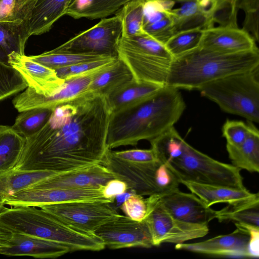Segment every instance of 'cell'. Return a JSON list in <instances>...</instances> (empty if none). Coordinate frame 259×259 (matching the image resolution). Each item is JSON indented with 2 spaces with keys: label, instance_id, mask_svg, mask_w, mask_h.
<instances>
[{
  "label": "cell",
  "instance_id": "1",
  "mask_svg": "<svg viewBox=\"0 0 259 259\" xmlns=\"http://www.w3.org/2000/svg\"><path fill=\"white\" fill-rule=\"evenodd\" d=\"M112 111L106 97L87 93L58 105L44 126L25 138L12 169L66 172L101 163Z\"/></svg>",
  "mask_w": 259,
  "mask_h": 259
},
{
  "label": "cell",
  "instance_id": "2",
  "mask_svg": "<svg viewBox=\"0 0 259 259\" xmlns=\"http://www.w3.org/2000/svg\"><path fill=\"white\" fill-rule=\"evenodd\" d=\"M185 108L179 89L163 86L140 103L111 114L107 138L108 148L151 141L174 126Z\"/></svg>",
  "mask_w": 259,
  "mask_h": 259
},
{
  "label": "cell",
  "instance_id": "3",
  "mask_svg": "<svg viewBox=\"0 0 259 259\" xmlns=\"http://www.w3.org/2000/svg\"><path fill=\"white\" fill-rule=\"evenodd\" d=\"M258 66V49L225 54L198 47L173 59L165 85L198 90L212 81Z\"/></svg>",
  "mask_w": 259,
  "mask_h": 259
},
{
  "label": "cell",
  "instance_id": "4",
  "mask_svg": "<svg viewBox=\"0 0 259 259\" xmlns=\"http://www.w3.org/2000/svg\"><path fill=\"white\" fill-rule=\"evenodd\" d=\"M149 149L113 151L109 149L101 164L124 182L128 190L141 196L163 195L179 189L180 183L169 168L159 160L150 161Z\"/></svg>",
  "mask_w": 259,
  "mask_h": 259
},
{
  "label": "cell",
  "instance_id": "5",
  "mask_svg": "<svg viewBox=\"0 0 259 259\" xmlns=\"http://www.w3.org/2000/svg\"><path fill=\"white\" fill-rule=\"evenodd\" d=\"M0 227L12 233L58 242L70 252L89 250L94 243L92 234L71 227L37 206H1Z\"/></svg>",
  "mask_w": 259,
  "mask_h": 259
},
{
  "label": "cell",
  "instance_id": "6",
  "mask_svg": "<svg viewBox=\"0 0 259 259\" xmlns=\"http://www.w3.org/2000/svg\"><path fill=\"white\" fill-rule=\"evenodd\" d=\"M198 91L224 111L259 122V66L212 81Z\"/></svg>",
  "mask_w": 259,
  "mask_h": 259
},
{
  "label": "cell",
  "instance_id": "7",
  "mask_svg": "<svg viewBox=\"0 0 259 259\" xmlns=\"http://www.w3.org/2000/svg\"><path fill=\"white\" fill-rule=\"evenodd\" d=\"M117 53L136 81L165 85L174 58L163 44L149 35L121 36Z\"/></svg>",
  "mask_w": 259,
  "mask_h": 259
},
{
  "label": "cell",
  "instance_id": "8",
  "mask_svg": "<svg viewBox=\"0 0 259 259\" xmlns=\"http://www.w3.org/2000/svg\"><path fill=\"white\" fill-rule=\"evenodd\" d=\"M166 165L180 183L190 182L245 188L240 169L219 161L188 144L182 155Z\"/></svg>",
  "mask_w": 259,
  "mask_h": 259
},
{
  "label": "cell",
  "instance_id": "9",
  "mask_svg": "<svg viewBox=\"0 0 259 259\" xmlns=\"http://www.w3.org/2000/svg\"><path fill=\"white\" fill-rule=\"evenodd\" d=\"M111 203L102 200L76 201L37 207L75 229L94 234L100 226L120 215Z\"/></svg>",
  "mask_w": 259,
  "mask_h": 259
},
{
  "label": "cell",
  "instance_id": "10",
  "mask_svg": "<svg viewBox=\"0 0 259 259\" xmlns=\"http://www.w3.org/2000/svg\"><path fill=\"white\" fill-rule=\"evenodd\" d=\"M121 35V21L115 14L113 17L101 19L94 26L80 32L53 50L118 57L117 48Z\"/></svg>",
  "mask_w": 259,
  "mask_h": 259
},
{
  "label": "cell",
  "instance_id": "11",
  "mask_svg": "<svg viewBox=\"0 0 259 259\" xmlns=\"http://www.w3.org/2000/svg\"><path fill=\"white\" fill-rule=\"evenodd\" d=\"M158 196L147 198L149 212L144 220L150 231L153 246L164 243H183L208 234V224L186 223L171 216L159 203Z\"/></svg>",
  "mask_w": 259,
  "mask_h": 259
},
{
  "label": "cell",
  "instance_id": "12",
  "mask_svg": "<svg viewBox=\"0 0 259 259\" xmlns=\"http://www.w3.org/2000/svg\"><path fill=\"white\" fill-rule=\"evenodd\" d=\"M114 62L64 80L61 88L56 93L48 97L37 94L27 87L23 92L13 99V105L19 112L34 108L53 109L59 104L88 93L90 84L95 77L109 68Z\"/></svg>",
  "mask_w": 259,
  "mask_h": 259
},
{
  "label": "cell",
  "instance_id": "13",
  "mask_svg": "<svg viewBox=\"0 0 259 259\" xmlns=\"http://www.w3.org/2000/svg\"><path fill=\"white\" fill-rule=\"evenodd\" d=\"M94 234L111 249L153 246L151 234L145 220L137 221L119 215L98 228Z\"/></svg>",
  "mask_w": 259,
  "mask_h": 259
},
{
  "label": "cell",
  "instance_id": "14",
  "mask_svg": "<svg viewBox=\"0 0 259 259\" xmlns=\"http://www.w3.org/2000/svg\"><path fill=\"white\" fill-rule=\"evenodd\" d=\"M103 189L28 188L4 199L2 206H33L76 201H113L105 198Z\"/></svg>",
  "mask_w": 259,
  "mask_h": 259
},
{
  "label": "cell",
  "instance_id": "15",
  "mask_svg": "<svg viewBox=\"0 0 259 259\" xmlns=\"http://www.w3.org/2000/svg\"><path fill=\"white\" fill-rule=\"evenodd\" d=\"M113 179L114 175L105 166L96 163L57 173L29 188L100 189Z\"/></svg>",
  "mask_w": 259,
  "mask_h": 259
},
{
  "label": "cell",
  "instance_id": "16",
  "mask_svg": "<svg viewBox=\"0 0 259 259\" xmlns=\"http://www.w3.org/2000/svg\"><path fill=\"white\" fill-rule=\"evenodd\" d=\"M158 201L171 216L186 223L208 224L218 215L217 210L207 207L196 195L179 189L159 195Z\"/></svg>",
  "mask_w": 259,
  "mask_h": 259
},
{
  "label": "cell",
  "instance_id": "17",
  "mask_svg": "<svg viewBox=\"0 0 259 259\" xmlns=\"http://www.w3.org/2000/svg\"><path fill=\"white\" fill-rule=\"evenodd\" d=\"M8 63L20 74L28 87L46 97L56 93L64 82L58 76L55 70L25 54L12 52L8 56Z\"/></svg>",
  "mask_w": 259,
  "mask_h": 259
},
{
  "label": "cell",
  "instance_id": "18",
  "mask_svg": "<svg viewBox=\"0 0 259 259\" xmlns=\"http://www.w3.org/2000/svg\"><path fill=\"white\" fill-rule=\"evenodd\" d=\"M248 241V234L236 228L231 233L219 235L202 241L176 244L175 249L211 256L250 258Z\"/></svg>",
  "mask_w": 259,
  "mask_h": 259
},
{
  "label": "cell",
  "instance_id": "19",
  "mask_svg": "<svg viewBox=\"0 0 259 259\" xmlns=\"http://www.w3.org/2000/svg\"><path fill=\"white\" fill-rule=\"evenodd\" d=\"M198 47L225 54L258 49L251 35L238 26H218L202 29Z\"/></svg>",
  "mask_w": 259,
  "mask_h": 259
},
{
  "label": "cell",
  "instance_id": "20",
  "mask_svg": "<svg viewBox=\"0 0 259 259\" xmlns=\"http://www.w3.org/2000/svg\"><path fill=\"white\" fill-rule=\"evenodd\" d=\"M68 252V247L58 242L36 236L13 233L9 246L2 255L56 258Z\"/></svg>",
  "mask_w": 259,
  "mask_h": 259
},
{
  "label": "cell",
  "instance_id": "21",
  "mask_svg": "<svg viewBox=\"0 0 259 259\" xmlns=\"http://www.w3.org/2000/svg\"><path fill=\"white\" fill-rule=\"evenodd\" d=\"M181 183L199 197L207 207L221 203L229 205L236 204L249 199L258 193H251L245 188L239 189L190 182H182Z\"/></svg>",
  "mask_w": 259,
  "mask_h": 259
},
{
  "label": "cell",
  "instance_id": "22",
  "mask_svg": "<svg viewBox=\"0 0 259 259\" xmlns=\"http://www.w3.org/2000/svg\"><path fill=\"white\" fill-rule=\"evenodd\" d=\"M73 0H36L29 20V34L38 35L50 31L66 14Z\"/></svg>",
  "mask_w": 259,
  "mask_h": 259
},
{
  "label": "cell",
  "instance_id": "23",
  "mask_svg": "<svg viewBox=\"0 0 259 259\" xmlns=\"http://www.w3.org/2000/svg\"><path fill=\"white\" fill-rule=\"evenodd\" d=\"M164 85L134 79L107 98L112 113L132 107L151 97Z\"/></svg>",
  "mask_w": 259,
  "mask_h": 259
},
{
  "label": "cell",
  "instance_id": "24",
  "mask_svg": "<svg viewBox=\"0 0 259 259\" xmlns=\"http://www.w3.org/2000/svg\"><path fill=\"white\" fill-rule=\"evenodd\" d=\"M134 79L128 67L118 58L109 68L95 77L90 84L88 93L107 98Z\"/></svg>",
  "mask_w": 259,
  "mask_h": 259
},
{
  "label": "cell",
  "instance_id": "25",
  "mask_svg": "<svg viewBox=\"0 0 259 259\" xmlns=\"http://www.w3.org/2000/svg\"><path fill=\"white\" fill-rule=\"evenodd\" d=\"M57 173L34 170L10 169L0 172V205L4 199L29 188Z\"/></svg>",
  "mask_w": 259,
  "mask_h": 259
},
{
  "label": "cell",
  "instance_id": "26",
  "mask_svg": "<svg viewBox=\"0 0 259 259\" xmlns=\"http://www.w3.org/2000/svg\"><path fill=\"white\" fill-rule=\"evenodd\" d=\"M226 149L232 165L250 172L259 171V133L255 127L238 146L226 145Z\"/></svg>",
  "mask_w": 259,
  "mask_h": 259
},
{
  "label": "cell",
  "instance_id": "27",
  "mask_svg": "<svg viewBox=\"0 0 259 259\" xmlns=\"http://www.w3.org/2000/svg\"><path fill=\"white\" fill-rule=\"evenodd\" d=\"M25 138L12 126L0 125V172L13 169L23 152Z\"/></svg>",
  "mask_w": 259,
  "mask_h": 259
},
{
  "label": "cell",
  "instance_id": "28",
  "mask_svg": "<svg viewBox=\"0 0 259 259\" xmlns=\"http://www.w3.org/2000/svg\"><path fill=\"white\" fill-rule=\"evenodd\" d=\"M30 36L29 23H0V60L8 63V56L12 52L25 54L26 44Z\"/></svg>",
  "mask_w": 259,
  "mask_h": 259
},
{
  "label": "cell",
  "instance_id": "29",
  "mask_svg": "<svg viewBox=\"0 0 259 259\" xmlns=\"http://www.w3.org/2000/svg\"><path fill=\"white\" fill-rule=\"evenodd\" d=\"M149 142L157 159L165 165L181 156L188 144L174 126Z\"/></svg>",
  "mask_w": 259,
  "mask_h": 259
},
{
  "label": "cell",
  "instance_id": "30",
  "mask_svg": "<svg viewBox=\"0 0 259 259\" xmlns=\"http://www.w3.org/2000/svg\"><path fill=\"white\" fill-rule=\"evenodd\" d=\"M217 219L220 222L232 221L259 227V195L247 200L234 204H228L217 210Z\"/></svg>",
  "mask_w": 259,
  "mask_h": 259
},
{
  "label": "cell",
  "instance_id": "31",
  "mask_svg": "<svg viewBox=\"0 0 259 259\" xmlns=\"http://www.w3.org/2000/svg\"><path fill=\"white\" fill-rule=\"evenodd\" d=\"M145 0H132L115 14L120 18L122 37H131L148 35L144 29L143 6Z\"/></svg>",
  "mask_w": 259,
  "mask_h": 259
},
{
  "label": "cell",
  "instance_id": "32",
  "mask_svg": "<svg viewBox=\"0 0 259 259\" xmlns=\"http://www.w3.org/2000/svg\"><path fill=\"white\" fill-rule=\"evenodd\" d=\"M110 56L90 53L58 52L53 50L37 55L29 56L34 61L53 69L96 61Z\"/></svg>",
  "mask_w": 259,
  "mask_h": 259
},
{
  "label": "cell",
  "instance_id": "33",
  "mask_svg": "<svg viewBox=\"0 0 259 259\" xmlns=\"http://www.w3.org/2000/svg\"><path fill=\"white\" fill-rule=\"evenodd\" d=\"M180 4V7L172 9L170 14L176 32L195 27L205 28V20L197 1H189Z\"/></svg>",
  "mask_w": 259,
  "mask_h": 259
},
{
  "label": "cell",
  "instance_id": "34",
  "mask_svg": "<svg viewBox=\"0 0 259 259\" xmlns=\"http://www.w3.org/2000/svg\"><path fill=\"white\" fill-rule=\"evenodd\" d=\"M36 0H0V23H29Z\"/></svg>",
  "mask_w": 259,
  "mask_h": 259
},
{
  "label": "cell",
  "instance_id": "35",
  "mask_svg": "<svg viewBox=\"0 0 259 259\" xmlns=\"http://www.w3.org/2000/svg\"><path fill=\"white\" fill-rule=\"evenodd\" d=\"M131 1L132 0H91L90 3L82 9H69L66 15L75 19H102L114 14Z\"/></svg>",
  "mask_w": 259,
  "mask_h": 259
},
{
  "label": "cell",
  "instance_id": "36",
  "mask_svg": "<svg viewBox=\"0 0 259 259\" xmlns=\"http://www.w3.org/2000/svg\"><path fill=\"white\" fill-rule=\"evenodd\" d=\"M53 109L34 108L22 111L16 117L12 127L24 138L39 131L50 116Z\"/></svg>",
  "mask_w": 259,
  "mask_h": 259
},
{
  "label": "cell",
  "instance_id": "37",
  "mask_svg": "<svg viewBox=\"0 0 259 259\" xmlns=\"http://www.w3.org/2000/svg\"><path fill=\"white\" fill-rule=\"evenodd\" d=\"M202 29L195 27L178 31L165 43L164 46L174 58L198 47Z\"/></svg>",
  "mask_w": 259,
  "mask_h": 259
},
{
  "label": "cell",
  "instance_id": "38",
  "mask_svg": "<svg viewBox=\"0 0 259 259\" xmlns=\"http://www.w3.org/2000/svg\"><path fill=\"white\" fill-rule=\"evenodd\" d=\"M27 87L16 70L0 60V102L24 91Z\"/></svg>",
  "mask_w": 259,
  "mask_h": 259
},
{
  "label": "cell",
  "instance_id": "39",
  "mask_svg": "<svg viewBox=\"0 0 259 259\" xmlns=\"http://www.w3.org/2000/svg\"><path fill=\"white\" fill-rule=\"evenodd\" d=\"M117 59L118 57H108L96 61L58 68L55 71L59 78L66 80L109 65Z\"/></svg>",
  "mask_w": 259,
  "mask_h": 259
},
{
  "label": "cell",
  "instance_id": "40",
  "mask_svg": "<svg viewBox=\"0 0 259 259\" xmlns=\"http://www.w3.org/2000/svg\"><path fill=\"white\" fill-rule=\"evenodd\" d=\"M254 127L241 121L227 120L222 128L223 136L227 141L226 145L239 146L249 136Z\"/></svg>",
  "mask_w": 259,
  "mask_h": 259
},
{
  "label": "cell",
  "instance_id": "41",
  "mask_svg": "<svg viewBox=\"0 0 259 259\" xmlns=\"http://www.w3.org/2000/svg\"><path fill=\"white\" fill-rule=\"evenodd\" d=\"M259 0H238L237 8L245 13L242 29L258 41Z\"/></svg>",
  "mask_w": 259,
  "mask_h": 259
},
{
  "label": "cell",
  "instance_id": "42",
  "mask_svg": "<svg viewBox=\"0 0 259 259\" xmlns=\"http://www.w3.org/2000/svg\"><path fill=\"white\" fill-rule=\"evenodd\" d=\"M120 209L126 216L137 221L144 220L149 212L147 198L136 194L126 199L120 206Z\"/></svg>",
  "mask_w": 259,
  "mask_h": 259
},
{
  "label": "cell",
  "instance_id": "43",
  "mask_svg": "<svg viewBox=\"0 0 259 259\" xmlns=\"http://www.w3.org/2000/svg\"><path fill=\"white\" fill-rule=\"evenodd\" d=\"M144 29L150 36L164 45L176 32L170 16L155 23L146 25Z\"/></svg>",
  "mask_w": 259,
  "mask_h": 259
},
{
  "label": "cell",
  "instance_id": "44",
  "mask_svg": "<svg viewBox=\"0 0 259 259\" xmlns=\"http://www.w3.org/2000/svg\"><path fill=\"white\" fill-rule=\"evenodd\" d=\"M235 225L236 228L248 234V252L250 258H257L259 256V227L239 223H235Z\"/></svg>",
  "mask_w": 259,
  "mask_h": 259
},
{
  "label": "cell",
  "instance_id": "45",
  "mask_svg": "<svg viewBox=\"0 0 259 259\" xmlns=\"http://www.w3.org/2000/svg\"><path fill=\"white\" fill-rule=\"evenodd\" d=\"M127 190V185L122 181L117 179L109 181L102 190L104 197L113 201L116 196L124 193Z\"/></svg>",
  "mask_w": 259,
  "mask_h": 259
},
{
  "label": "cell",
  "instance_id": "46",
  "mask_svg": "<svg viewBox=\"0 0 259 259\" xmlns=\"http://www.w3.org/2000/svg\"><path fill=\"white\" fill-rule=\"evenodd\" d=\"M13 236V233L0 227V254H3L5 250L9 246L10 241Z\"/></svg>",
  "mask_w": 259,
  "mask_h": 259
},
{
  "label": "cell",
  "instance_id": "47",
  "mask_svg": "<svg viewBox=\"0 0 259 259\" xmlns=\"http://www.w3.org/2000/svg\"><path fill=\"white\" fill-rule=\"evenodd\" d=\"M91 1V0H73L68 9H82L87 7L90 3Z\"/></svg>",
  "mask_w": 259,
  "mask_h": 259
}]
</instances>
